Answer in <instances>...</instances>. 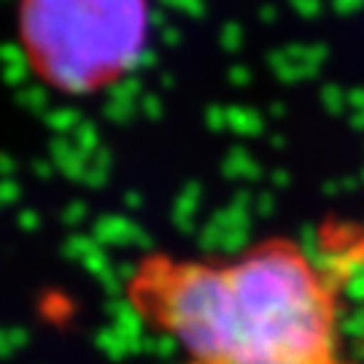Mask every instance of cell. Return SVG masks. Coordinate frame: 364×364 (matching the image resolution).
<instances>
[{"mask_svg": "<svg viewBox=\"0 0 364 364\" xmlns=\"http://www.w3.org/2000/svg\"><path fill=\"white\" fill-rule=\"evenodd\" d=\"M19 41L41 81L65 95H90L141 63L149 3L19 0Z\"/></svg>", "mask_w": 364, "mask_h": 364, "instance_id": "7a4b0ae2", "label": "cell"}, {"mask_svg": "<svg viewBox=\"0 0 364 364\" xmlns=\"http://www.w3.org/2000/svg\"><path fill=\"white\" fill-rule=\"evenodd\" d=\"M132 297L181 364H351L338 287L297 243L151 262Z\"/></svg>", "mask_w": 364, "mask_h": 364, "instance_id": "6da1fadb", "label": "cell"}]
</instances>
